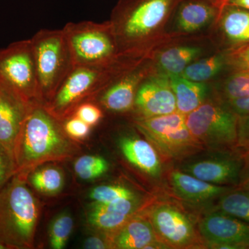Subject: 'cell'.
<instances>
[{
	"instance_id": "cell-9",
	"label": "cell",
	"mask_w": 249,
	"mask_h": 249,
	"mask_svg": "<svg viewBox=\"0 0 249 249\" xmlns=\"http://www.w3.org/2000/svg\"><path fill=\"white\" fill-rule=\"evenodd\" d=\"M0 80L26 102L40 103L31 39L14 42L0 49Z\"/></svg>"
},
{
	"instance_id": "cell-26",
	"label": "cell",
	"mask_w": 249,
	"mask_h": 249,
	"mask_svg": "<svg viewBox=\"0 0 249 249\" xmlns=\"http://www.w3.org/2000/svg\"><path fill=\"white\" fill-rule=\"evenodd\" d=\"M29 181L36 190L45 194H56L64 184L63 175L55 167H45L34 170L29 175Z\"/></svg>"
},
{
	"instance_id": "cell-5",
	"label": "cell",
	"mask_w": 249,
	"mask_h": 249,
	"mask_svg": "<svg viewBox=\"0 0 249 249\" xmlns=\"http://www.w3.org/2000/svg\"><path fill=\"white\" fill-rule=\"evenodd\" d=\"M35 60L39 102L52 100L72 68L73 62L62 29H41L31 38Z\"/></svg>"
},
{
	"instance_id": "cell-21",
	"label": "cell",
	"mask_w": 249,
	"mask_h": 249,
	"mask_svg": "<svg viewBox=\"0 0 249 249\" xmlns=\"http://www.w3.org/2000/svg\"><path fill=\"white\" fill-rule=\"evenodd\" d=\"M170 85L175 98L177 111L187 115L204 102L209 92L205 83L192 81L181 75L170 76Z\"/></svg>"
},
{
	"instance_id": "cell-35",
	"label": "cell",
	"mask_w": 249,
	"mask_h": 249,
	"mask_svg": "<svg viewBox=\"0 0 249 249\" xmlns=\"http://www.w3.org/2000/svg\"><path fill=\"white\" fill-rule=\"evenodd\" d=\"M224 107L237 116L249 114V96L221 102Z\"/></svg>"
},
{
	"instance_id": "cell-11",
	"label": "cell",
	"mask_w": 249,
	"mask_h": 249,
	"mask_svg": "<svg viewBox=\"0 0 249 249\" xmlns=\"http://www.w3.org/2000/svg\"><path fill=\"white\" fill-rule=\"evenodd\" d=\"M199 229L210 248L249 249V222L222 211L203 218Z\"/></svg>"
},
{
	"instance_id": "cell-41",
	"label": "cell",
	"mask_w": 249,
	"mask_h": 249,
	"mask_svg": "<svg viewBox=\"0 0 249 249\" xmlns=\"http://www.w3.org/2000/svg\"><path fill=\"white\" fill-rule=\"evenodd\" d=\"M9 249V247H8V246L6 245V244L3 243V242H1V241H0V249Z\"/></svg>"
},
{
	"instance_id": "cell-39",
	"label": "cell",
	"mask_w": 249,
	"mask_h": 249,
	"mask_svg": "<svg viewBox=\"0 0 249 249\" xmlns=\"http://www.w3.org/2000/svg\"><path fill=\"white\" fill-rule=\"evenodd\" d=\"M225 4L237 6V7L242 8V9L249 10V0H226L225 2L223 5Z\"/></svg>"
},
{
	"instance_id": "cell-1",
	"label": "cell",
	"mask_w": 249,
	"mask_h": 249,
	"mask_svg": "<svg viewBox=\"0 0 249 249\" xmlns=\"http://www.w3.org/2000/svg\"><path fill=\"white\" fill-rule=\"evenodd\" d=\"M182 0H119L109 23L122 58L139 59L161 36Z\"/></svg>"
},
{
	"instance_id": "cell-19",
	"label": "cell",
	"mask_w": 249,
	"mask_h": 249,
	"mask_svg": "<svg viewBox=\"0 0 249 249\" xmlns=\"http://www.w3.org/2000/svg\"><path fill=\"white\" fill-rule=\"evenodd\" d=\"M156 235L151 222L142 218H131L119 230L111 233L107 242L109 248L145 249L157 240Z\"/></svg>"
},
{
	"instance_id": "cell-23",
	"label": "cell",
	"mask_w": 249,
	"mask_h": 249,
	"mask_svg": "<svg viewBox=\"0 0 249 249\" xmlns=\"http://www.w3.org/2000/svg\"><path fill=\"white\" fill-rule=\"evenodd\" d=\"M217 18L223 34L228 40L235 44L249 43V10L231 5H223Z\"/></svg>"
},
{
	"instance_id": "cell-7",
	"label": "cell",
	"mask_w": 249,
	"mask_h": 249,
	"mask_svg": "<svg viewBox=\"0 0 249 249\" xmlns=\"http://www.w3.org/2000/svg\"><path fill=\"white\" fill-rule=\"evenodd\" d=\"M186 116L178 111L165 115L139 119L137 127L165 158L186 160L200 153L204 146L191 133Z\"/></svg>"
},
{
	"instance_id": "cell-8",
	"label": "cell",
	"mask_w": 249,
	"mask_h": 249,
	"mask_svg": "<svg viewBox=\"0 0 249 249\" xmlns=\"http://www.w3.org/2000/svg\"><path fill=\"white\" fill-rule=\"evenodd\" d=\"M238 116L222 103L204 101L186 116L193 137L211 150L236 149Z\"/></svg>"
},
{
	"instance_id": "cell-30",
	"label": "cell",
	"mask_w": 249,
	"mask_h": 249,
	"mask_svg": "<svg viewBox=\"0 0 249 249\" xmlns=\"http://www.w3.org/2000/svg\"><path fill=\"white\" fill-rule=\"evenodd\" d=\"M90 198L95 203L114 202L121 199H134V193L128 188L121 186L114 185H106L100 186L93 188L90 193Z\"/></svg>"
},
{
	"instance_id": "cell-32",
	"label": "cell",
	"mask_w": 249,
	"mask_h": 249,
	"mask_svg": "<svg viewBox=\"0 0 249 249\" xmlns=\"http://www.w3.org/2000/svg\"><path fill=\"white\" fill-rule=\"evenodd\" d=\"M73 115L76 116L80 120L91 127L101 121L103 117V112L96 105L85 102L77 107Z\"/></svg>"
},
{
	"instance_id": "cell-10",
	"label": "cell",
	"mask_w": 249,
	"mask_h": 249,
	"mask_svg": "<svg viewBox=\"0 0 249 249\" xmlns=\"http://www.w3.org/2000/svg\"><path fill=\"white\" fill-rule=\"evenodd\" d=\"M186 160L181 167L183 173L213 184L237 186L243 159L237 149L212 150L204 155L198 153Z\"/></svg>"
},
{
	"instance_id": "cell-20",
	"label": "cell",
	"mask_w": 249,
	"mask_h": 249,
	"mask_svg": "<svg viewBox=\"0 0 249 249\" xmlns=\"http://www.w3.org/2000/svg\"><path fill=\"white\" fill-rule=\"evenodd\" d=\"M119 145L129 163L150 176L156 178L160 175V157L150 142L137 137H124L121 139Z\"/></svg>"
},
{
	"instance_id": "cell-29",
	"label": "cell",
	"mask_w": 249,
	"mask_h": 249,
	"mask_svg": "<svg viewBox=\"0 0 249 249\" xmlns=\"http://www.w3.org/2000/svg\"><path fill=\"white\" fill-rule=\"evenodd\" d=\"M73 228V218L70 214L62 213L55 217L49 231L50 245L52 248L63 249L71 235Z\"/></svg>"
},
{
	"instance_id": "cell-28",
	"label": "cell",
	"mask_w": 249,
	"mask_h": 249,
	"mask_svg": "<svg viewBox=\"0 0 249 249\" xmlns=\"http://www.w3.org/2000/svg\"><path fill=\"white\" fill-rule=\"evenodd\" d=\"M108 168V162L100 156H83L74 163L75 173L78 178L87 181L102 176L107 171Z\"/></svg>"
},
{
	"instance_id": "cell-16",
	"label": "cell",
	"mask_w": 249,
	"mask_h": 249,
	"mask_svg": "<svg viewBox=\"0 0 249 249\" xmlns=\"http://www.w3.org/2000/svg\"><path fill=\"white\" fill-rule=\"evenodd\" d=\"M170 181L177 196L193 204H201L220 198L235 188L206 182L181 170L172 172Z\"/></svg>"
},
{
	"instance_id": "cell-3",
	"label": "cell",
	"mask_w": 249,
	"mask_h": 249,
	"mask_svg": "<svg viewBox=\"0 0 249 249\" xmlns=\"http://www.w3.org/2000/svg\"><path fill=\"white\" fill-rule=\"evenodd\" d=\"M124 58L107 66H74L49 103L43 106L58 120L66 119L87 100L99 96L124 72L140 62Z\"/></svg>"
},
{
	"instance_id": "cell-6",
	"label": "cell",
	"mask_w": 249,
	"mask_h": 249,
	"mask_svg": "<svg viewBox=\"0 0 249 249\" xmlns=\"http://www.w3.org/2000/svg\"><path fill=\"white\" fill-rule=\"evenodd\" d=\"M74 66H107L122 57L109 21L69 22L62 28Z\"/></svg>"
},
{
	"instance_id": "cell-38",
	"label": "cell",
	"mask_w": 249,
	"mask_h": 249,
	"mask_svg": "<svg viewBox=\"0 0 249 249\" xmlns=\"http://www.w3.org/2000/svg\"><path fill=\"white\" fill-rule=\"evenodd\" d=\"M83 248L88 249H109L107 240L104 241L98 237H91L85 240L83 244Z\"/></svg>"
},
{
	"instance_id": "cell-13",
	"label": "cell",
	"mask_w": 249,
	"mask_h": 249,
	"mask_svg": "<svg viewBox=\"0 0 249 249\" xmlns=\"http://www.w3.org/2000/svg\"><path fill=\"white\" fill-rule=\"evenodd\" d=\"M150 220L157 235L170 247L184 248L196 241L191 220L176 208L168 205L157 206L151 211Z\"/></svg>"
},
{
	"instance_id": "cell-22",
	"label": "cell",
	"mask_w": 249,
	"mask_h": 249,
	"mask_svg": "<svg viewBox=\"0 0 249 249\" xmlns=\"http://www.w3.org/2000/svg\"><path fill=\"white\" fill-rule=\"evenodd\" d=\"M202 53V48L195 46H178L165 49L157 58L158 74L168 78L181 75L185 69Z\"/></svg>"
},
{
	"instance_id": "cell-24",
	"label": "cell",
	"mask_w": 249,
	"mask_h": 249,
	"mask_svg": "<svg viewBox=\"0 0 249 249\" xmlns=\"http://www.w3.org/2000/svg\"><path fill=\"white\" fill-rule=\"evenodd\" d=\"M227 62V59L222 54L195 60L185 69L181 76L192 81L205 83L219 74Z\"/></svg>"
},
{
	"instance_id": "cell-17",
	"label": "cell",
	"mask_w": 249,
	"mask_h": 249,
	"mask_svg": "<svg viewBox=\"0 0 249 249\" xmlns=\"http://www.w3.org/2000/svg\"><path fill=\"white\" fill-rule=\"evenodd\" d=\"M137 208L135 198L106 204L94 202L90 210L89 222L93 227L112 233L132 218Z\"/></svg>"
},
{
	"instance_id": "cell-15",
	"label": "cell",
	"mask_w": 249,
	"mask_h": 249,
	"mask_svg": "<svg viewBox=\"0 0 249 249\" xmlns=\"http://www.w3.org/2000/svg\"><path fill=\"white\" fill-rule=\"evenodd\" d=\"M31 105L0 80V144L13 154Z\"/></svg>"
},
{
	"instance_id": "cell-14",
	"label": "cell",
	"mask_w": 249,
	"mask_h": 249,
	"mask_svg": "<svg viewBox=\"0 0 249 249\" xmlns=\"http://www.w3.org/2000/svg\"><path fill=\"white\" fill-rule=\"evenodd\" d=\"M150 68L140 63L129 69L99 95V102L107 110L124 112L134 107L139 86L150 75Z\"/></svg>"
},
{
	"instance_id": "cell-40",
	"label": "cell",
	"mask_w": 249,
	"mask_h": 249,
	"mask_svg": "<svg viewBox=\"0 0 249 249\" xmlns=\"http://www.w3.org/2000/svg\"><path fill=\"white\" fill-rule=\"evenodd\" d=\"M206 1H210V2L217 5V6L221 8V6L225 2L226 0H206Z\"/></svg>"
},
{
	"instance_id": "cell-34",
	"label": "cell",
	"mask_w": 249,
	"mask_h": 249,
	"mask_svg": "<svg viewBox=\"0 0 249 249\" xmlns=\"http://www.w3.org/2000/svg\"><path fill=\"white\" fill-rule=\"evenodd\" d=\"M236 149L242 154L249 152V114L238 116Z\"/></svg>"
},
{
	"instance_id": "cell-33",
	"label": "cell",
	"mask_w": 249,
	"mask_h": 249,
	"mask_svg": "<svg viewBox=\"0 0 249 249\" xmlns=\"http://www.w3.org/2000/svg\"><path fill=\"white\" fill-rule=\"evenodd\" d=\"M64 124V130L70 137L76 139H83L89 135L90 126L76 116H70Z\"/></svg>"
},
{
	"instance_id": "cell-18",
	"label": "cell",
	"mask_w": 249,
	"mask_h": 249,
	"mask_svg": "<svg viewBox=\"0 0 249 249\" xmlns=\"http://www.w3.org/2000/svg\"><path fill=\"white\" fill-rule=\"evenodd\" d=\"M220 7L206 0H182L176 13V25L183 33H193L218 18Z\"/></svg>"
},
{
	"instance_id": "cell-4",
	"label": "cell",
	"mask_w": 249,
	"mask_h": 249,
	"mask_svg": "<svg viewBox=\"0 0 249 249\" xmlns=\"http://www.w3.org/2000/svg\"><path fill=\"white\" fill-rule=\"evenodd\" d=\"M16 174L0 191V241L9 248L31 247L39 210L37 200Z\"/></svg>"
},
{
	"instance_id": "cell-27",
	"label": "cell",
	"mask_w": 249,
	"mask_h": 249,
	"mask_svg": "<svg viewBox=\"0 0 249 249\" xmlns=\"http://www.w3.org/2000/svg\"><path fill=\"white\" fill-rule=\"evenodd\" d=\"M222 101L249 96V69H243L229 76L219 89Z\"/></svg>"
},
{
	"instance_id": "cell-12",
	"label": "cell",
	"mask_w": 249,
	"mask_h": 249,
	"mask_svg": "<svg viewBox=\"0 0 249 249\" xmlns=\"http://www.w3.org/2000/svg\"><path fill=\"white\" fill-rule=\"evenodd\" d=\"M134 106L141 119L177 111L176 98L169 78L160 74L147 76L137 90Z\"/></svg>"
},
{
	"instance_id": "cell-31",
	"label": "cell",
	"mask_w": 249,
	"mask_h": 249,
	"mask_svg": "<svg viewBox=\"0 0 249 249\" xmlns=\"http://www.w3.org/2000/svg\"><path fill=\"white\" fill-rule=\"evenodd\" d=\"M16 174L14 154L0 144V191Z\"/></svg>"
},
{
	"instance_id": "cell-36",
	"label": "cell",
	"mask_w": 249,
	"mask_h": 249,
	"mask_svg": "<svg viewBox=\"0 0 249 249\" xmlns=\"http://www.w3.org/2000/svg\"><path fill=\"white\" fill-rule=\"evenodd\" d=\"M229 58V61L241 70L249 69V42L232 52Z\"/></svg>"
},
{
	"instance_id": "cell-37",
	"label": "cell",
	"mask_w": 249,
	"mask_h": 249,
	"mask_svg": "<svg viewBox=\"0 0 249 249\" xmlns=\"http://www.w3.org/2000/svg\"><path fill=\"white\" fill-rule=\"evenodd\" d=\"M242 159H243V163H242L238 183L235 188L249 191V152L242 154Z\"/></svg>"
},
{
	"instance_id": "cell-2",
	"label": "cell",
	"mask_w": 249,
	"mask_h": 249,
	"mask_svg": "<svg viewBox=\"0 0 249 249\" xmlns=\"http://www.w3.org/2000/svg\"><path fill=\"white\" fill-rule=\"evenodd\" d=\"M72 151L58 119L40 103L31 104L15 142L16 174L26 178L37 165L64 160Z\"/></svg>"
},
{
	"instance_id": "cell-25",
	"label": "cell",
	"mask_w": 249,
	"mask_h": 249,
	"mask_svg": "<svg viewBox=\"0 0 249 249\" xmlns=\"http://www.w3.org/2000/svg\"><path fill=\"white\" fill-rule=\"evenodd\" d=\"M217 211L249 222V191L234 188L221 196Z\"/></svg>"
}]
</instances>
